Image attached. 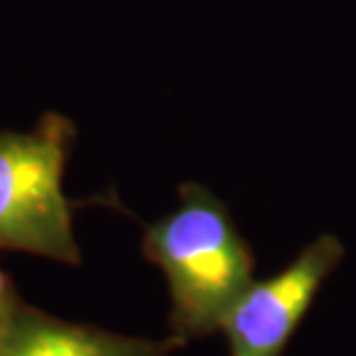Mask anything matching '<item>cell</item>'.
I'll return each mask as SVG.
<instances>
[{"instance_id":"277c9868","label":"cell","mask_w":356,"mask_h":356,"mask_svg":"<svg viewBox=\"0 0 356 356\" xmlns=\"http://www.w3.org/2000/svg\"><path fill=\"white\" fill-rule=\"evenodd\" d=\"M185 343L174 336L160 340L125 336L65 322L24 303L0 343V356H172Z\"/></svg>"},{"instance_id":"3957f363","label":"cell","mask_w":356,"mask_h":356,"mask_svg":"<svg viewBox=\"0 0 356 356\" xmlns=\"http://www.w3.org/2000/svg\"><path fill=\"white\" fill-rule=\"evenodd\" d=\"M343 257V241L322 234L284 270L261 282L254 280L220 326L229 356H282L317 291Z\"/></svg>"},{"instance_id":"5b68a950","label":"cell","mask_w":356,"mask_h":356,"mask_svg":"<svg viewBox=\"0 0 356 356\" xmlns=\"http://www.w3.org/2000/svg\"><path fill=\"white\" fill-rule=\"evenodd\" d=\"M24 303L26 301L21 298L17 287H14L12 277L0 268V343H3V338L7 336L14 317H17V312L21 310Z\"/></svg>"},{"instance_id":"7a4b0ae2","label":"cell","mask_w":356,"mask_h":356,"mask_svg":"<svg viewBox=\"0 0 356 356\" xmlns=\"http://www.w3.org/2000/svg\"><path fill=\"white\" fill-rule=\"evenodd\" d=\"M76 127L44 113L26 132H0V250L81 264L74 202L63 190Z\"/></svg>"},{"instance_id":"6da1fadb","label":"cell","mask_w":356,"mask_h":356,"mask_svg":"<svg viewBox=\"0 0 356 356\" xmlns=\"http://www.w3.org/2000/svg\"><path fill=\"white\" fill-rule=\"evenodd\" d=\"M141 252L169 289V336L188 345L220 331L254 282V257L229 209L199 183L178 188V206L146 227Z\"/></svg>"}]
</instances>
